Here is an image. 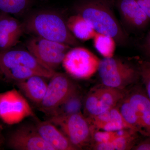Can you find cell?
<instances>
[{
    "instance_id": "cell-1",
    "label": "cell",
    "mask_w": 150,
    "mask_h": 150,
    "mask_svg": "<svg viewBox=\"0 0 150 150\" xmlns=\"http://www.w3.org/2000/svg\"><path fill=\"white\" fill-rule=\"evenodd\" d=\"M114 5V0H77L72 9L88 22L96 32L109 35L118 45L125 46L129 37L115 16Z\"/></svg>"
},
{
    "instance_id": "cell-2",
    "label": "cell",
    "mask_w": 150,
    "mask_h": 150,
    "mask_svg": "<svg viewBox=\"0 0 150 150\" xmlns=\"http://www.w3.org/2000/svg\"><path fill=\"white\" fill-rule=\"evenodd\" d=\"M25 33L73 47L80 43L70 32L67 18L53 9H41L28 12L22 21Z\"/></svg>"
},
{
    "instance_id": "cell-3",
    "label": "cell",
    "mask_w": 150,
    "mask_h": 150,
    "mask_svg": "<svg viewBox=\"0 0 150 150\" xmlns=\"http://www.w3.org/2000/svg\"><path fill=\"white\" fill-rule=\"evenodd\" d=\"M97 72L103 85L122 90L140 79L137 64L114 56L100 59Z\"/></svg>"
},
{
    "instance_id": "cell-4",
    "label": "cell",
    "mask_w": 150,
    "mask_h": 150,
    "mask_svg": "<svg viewBox=\"0 0 150 150\" xmlns=\"http://www.w3.org/2000/svg\"><path fill=\"white\" fill-rule=\"evenodd\" d=\"M47 120L57 126L77 150L90 149L93 126L81 112L67 116L49 117Z\"/></svg>"
},
{
    "instance_id": "cell-5",
    "label": "cell",
    "mask_w": 150,
    "mask_h": 150,
    "mask_svg": "<svg viewBox=\"0 0 150 150\" xmlns=\"http://www.w3.org/2000/svg\"><path fill=\"white\" fill-rule=\"evenodd\" d=\"M100 59L84 47H72L65 55L62 65L72 78L79 80L90 79L98 71Z\"/></svg>"
},
{
    "instance_id": "cell-6",
    "label": "cell",
    "mask_w": 150,
    "mask_h": 150,
    "mask_svg": "<svg viewBox=\"0 0 150 150\" xmlns=\"http://www.w3.org/2000/svg\"><path fill=\"white\" fill-rule=\"evenodd\" d=\"M126 90L98 85L91 88L83 99V115L86 118L96 116L116 106L126 96Z\"/></svg>"
},
{
    "instance_id": "cell-7",
    "label": "cell",
    "mask_w": 150,
    "mask_h": 150,
    "mask_svg": "<svg viewBox=\"0 0 150 150\" xmlns=\"http://www.w3.org/2000/svg\"><path fill=\"white\" fill-rule=\"evenodd\" d=\"M67 73L55 72L50 78L45 96L38 106V110L47 116L79 88Z\"/></svg>"
},
{
    "instance_id": "cell-8",
    "label": "cell",
    "mask_w": 150,
    "mask_h": 150,
    "mask_svg": "<svg viewBox=\"0 0 150 150\" xmlns=\"http://www.w3.org/2000/svg\"><path fill=\"white\" fill-rule=\"evenodd\" d=\"M26 48L43 65L52 71L62 64L65 55L72 47L56 41L33 35L26 41Z\"/></svg>"
},
{
    "instance_id": "cell-9",
    "label": "cell",
    "mask_w": 150,
    "mask_h": 150,
    "mask_svg": "<svg viewBox=\"0 0 150 150\" xmlns=\"http://www.w3.org/2000/svg\"><path fill=\"white\" fill-rule=\"evenodd\" d=\"M28 117L36 118L26 98L16 89L0 93V118L13 125Z\"/></svg>"
},
{
    "instance_id": "cell-10",
    "label": "cell",
    "mask_w": 150,
    "mask_h": 150,
    "mask_svg": "<svg viewBox=\"0 0 150 150\" xmlns=\"http://www.w3.org/2000/svg\"><path fill=\"white\" fill-rule=\"evenodd\" d=\"M29 68L41 76L50 79L55 72L45 67L28 50L13 48L0 51V69L3 75L17 69Z\"/></svg>"
},
{
    "instance_id": "cell-11",
    "label": "cell",
    "mask_w": 150,
    "mask_h": 150,
    "mask_svg": "<svg viewBox=\"0 0 150 150\" xmlns=\"http://www.w3.org/2000/svg\"><path fill=\"white\" fill-rule=\"evenodd\" d=\"M115 5L118 9L121 24L127 31H141L146 28L150 19L136 0H116Z\"/></svg>"
},
{
    "instance_id": "cell-12",
    "label": "cell",
    "mask_w": 150,
    "mask_h": 150,
    "mask_svg": "<svg viewBox=\"0 0 150 150\" xmlns=\"http://www.w3.org/2000/svg\"><path fill=\"white\" fill-rule=\"evenodd\" d=\"M8 144L15 150H55L40 136L35 126L29 125L21 126L13 131Z\"/></svg>"
},
{
    "instance_id": "cell-13",
    "label": "cell",
    "mask_w": 150,
    "mask_h": 150,
    "mask_svg": "<svg viewBox=\"0 0 150 150\" xmlns=\"http://www.w3.org/2000/svg\"><path fill=\"white\" fill-rule=\"evenodd\" d=\"M24 33L22 22L8 14L0 13V51L13 48Z\"/></svg>"
},
{
    "instance_id": "cell-14",
    "label": "cell",
    "mask_w": 150,
    "mask_h": 150,
    "mask_svg": "<svg viewBox=\"0 0 150 150\" xmlns=\"http://www.w3.org/2000/svg\"><path fill=\"white\" fill-rule=\"evenodd\" d=\"M126 96L137 112L143 136H150V100L144 89L134 87Z\"/></svg>"
},
{
    "instance_id": "cell-15",
    "label": "cell",
    "mask_w": 150,
    "mask_h": 150,
    "mask_svg": "<svg viewBox=\"0 0 150 150\" xmlns=\"http://www.w3.org/2000/svg\"><path fill=\"white\" fill-rule=\"evenodd\" d=\"M35 127L42 138L55 150H77L64 134L48 120L41 121L35 118Z\"/></svg>"
},
{
    "instance_id": "cell-16",
    "label": "cell",
    "mask_w": 150,
    "mask_h": 150,
    "mask_svg": "<svg viewBox=\"0 0 150 150\" xmlns=\"http://www.w3.org/2000/svg\"><path fill=\"white\" fill-rule=\"evenodd\" d=\"M46 78L35 75L27 79L15 83V84L28 99L38 106L46 94L48 83Z\"/></svg>"
},
{
    "instance_id": "cell-17",
    "label": "cell",
    "mask_w": 150,
    "mask_h": 150,
    "mask_svg": "<svg viewBox=\"0 0 150 150\" xmlns=\"http://www.w3.org/2000/svg\"><path fill=\"white\" fill-rule=\"evenodd\" d=\"M67 25L70 32L79 41L92 39L96 32L88 22L76 14L67 18Z\"/></svg>"
},
{
    "instance_id": "cell-18",
    "label": "cell",
    "mask_w": 150,
    "mask_h": 150,
    "mask_svg": "<svg viewBox=\"0 0 150 150\" xmlns=\"http://www.w3.org/2000/svg\"><path fill=\"white\" fill-rule=\"evenodd\" d=\"M83 101L82 95L79 88L56 108L48 118L67 116L81 112Z\"/></svg>"
},
{
    "instance_id": "cell-19",
    "label": "cell",
    "mask_w": 150,
    "mask_h": 150,
    "mask_svg": "<svg viewBox=\"0 0 150 150\" xmlns=\"http://www.w3.org/2000/svg\"><path fill=\"white\" fill-rule=\"evenodd\" d=\"M36 1V0H0V13L15 16L25 15Z\"/></svg>"
},
{
    "instance_id": "cell-20",
    "label": "cell",
    "mask_w": 150,
    "mask_h": 150,
    "mask_svg": "<svg viewBox=\"0 0 150 150\" xmlns=\"http://www.w3.org/2000/svg\"><path fill=\"white\" fill-rule=\"evenodd\" d=\"M94 47L103 58L114 56L117 43L109 35L96 32L92 39Z\"/></svg>"
},
{
    "instance_id": "cell-21",
    "label": "cell",
    "mask_w": 150,
    "mask_h": 150,
    "mask_svg": "<svg viewBox=\"0 0 150 150\" xmlns=\"http://www.w3.org/2000/svg\"><path fill=\"white\" fill-rule=\"evenodd\" d=\"M117 106L123 119L131 129L141 134L142 130L137 112L129 101L126 94Z\"/></svg>"
},
{
    "instance_id": "cell-22",
    "label": "cell",
    "mask_w": 150,
    "mask_h": 150,
    "mask_svg": "<svg viewBox=\"0 0 150 150\" xmlns=\"http://www.w3.org/2000/svg\"><path fill=\"white\" fill-rule=\"evenodd\" d=\"M109 111V119L103 130L112 132L121 129H131L123 119L117 105L110 109Z\"/></svg>"
},
{
    "instance_id": "cell-23",
    "label": "cell",
    "mask_w": 150,
    "mask_h": 150,
    "mask_svg": "<svg viewBox=\"0 0 150 150\" xmlns=\"http://www.w3.org/2000/svg\"><path fill=\"white\" fill-rule=\"evenodd\" d=\"M139 134L137 131L131 129L124 135L116 137L112 141L115 150H132L139 140Z\"/></svg>"
},
{
    "instance_id": "cell-24",
    "label": "cell",
    "mask_w": 150,
    "mask_h": 150,
    "mask_svg": "<svg viewBox=\"0 0 150 150\" xmlns=\"http://www.w3.org/2000/svg\"><path fill=\"white\" fill-rule=\"evenodd\" d=\"M137 65L139 72L140 79L144 86V89L150 100V62L138 59Z\"/></svg>"
},
{
    "instance_id": "cell-25",
    "label": "cell",
    "mask_w": 150,
    "mask_h": 150,
    "mask_svg": "<svg viewBox=\"0 0 150 150\" xmlns=\"http://www.w3.org/2000/svg\"><path fill=\"white\" fill-rule=\"evenodd\" d=\"M115 138V131H100V130L95 129L93 127L91 145L94 143L99 142H112Z\"/></svg>"
},
{
    "instance_id": "cell-26",
    "label": "cell",
    "mask_w": 150,
    "mask_h": 150,
    "mask_svg": "<svg viewBox=\"0 0 150 150\" xmlns=\"http://www.w3.org/2000/svg\"><path fill=\"white\" fill-rule=\"evenodd\" d=\"M144 139L139 140L132 149L134 150H150V136H144Z\"/></svg>"
},
{
    "instance_id": "cell-27",
    "label": "cell",
    "mask_w": 150,
    "mask_h": 150,
    "mask_svg": "<svg viewBox=\"0 0 150 150\" xmlns=\"http://www.w3.org/2000/svg\"><path fill=\"white\" fill-rule=\"evenodd\" d=\"M90 149L94 150H115L112 142H99L91 145Z\"/></svg>"
},
{
    "instance_id": "cell-28",
    "label": "cell",
    "mask_w": 150,
    "mask_h": 150,
    "mask_svg": "<svg viewBox=\"0 0 150 150\" xmlns=\"http://www.w3.org/2000/svg\"><path fill=\"white\" fill-rule=\"evenodd\" d=\"M141 48L145 56L150 60V31L145 37L142 43Z\"/></svg>"
},
{
    "instance_id": "cell-29",
    "label": "cell",
    "mask_w": 150,
    "mask_h": 150,
    "mask_svg": "<svg viewBox=\"0 0 150 150\" xmlns=\"http://www.w3.org/2000/svg\"><path fill=\"white\" fill-rule=\"evenodd\" d=\"M140 6L150 19V0H136Z\"/></svg>"
},
{
    "instance_id": "cell-30",
    "label": "cell",
    "mask_w": 150,
    "mask_h": 150,
    "mask_svg": "<svg viewBox=\"0 0 150 150\" xmlns=\"http://www.w3.org/2000/svg\"><path fill=\"white\" fill-rule=\"evenodd\" d=\"M3 142L2 135L1 133V128L0 126V147L1 146Z\"/></svg>"
},
{
    "instance_id": "cell-31",
    "label": "cell",
    "mask_w": 150,
    "mask_h": 150,
    "mask_svg": "<svg viewBox=\"0 0 150 150\" xmlns=\"http://www.w3.org/2000/svg\"><path fill=\"white\" fill-rule=\"evenodd\" d=\"M4 75H3L2 72L1 70L0 69V80H4Z\"/></svg>"
}]
</instances>
